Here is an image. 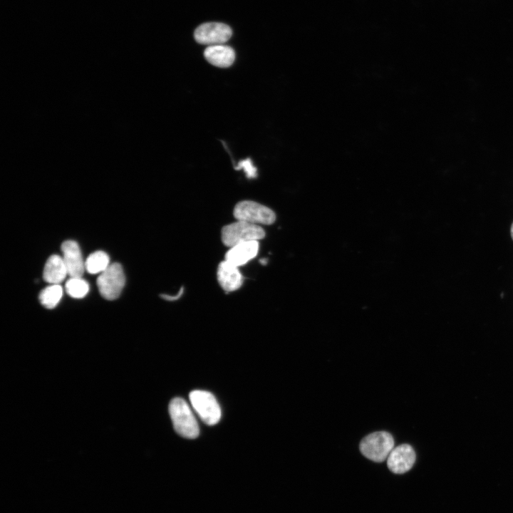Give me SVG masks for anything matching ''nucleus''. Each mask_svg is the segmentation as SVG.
Segmentation results:
<instances>
[{"label":"nucleus","instance_id":"f257e3e1","mask_svg":"<svg viewBox=\"0 0 513 513\" xmlns=\"http://www.w3.org/2000/svg\"><path fill=\"white\" fill-rule=\"evenodd\" d=\"M169 413L175 431L181 436L194 439L199 435V425L187 402L180 398L172 399Z\"/></svg>","mask_w":513,"mask_h":513},{"label":"nucleus","instance_id":"f03ea898","mask_svg":"<svg viewBox=\"0 0 513 513\" xmlns=\"http://www.w3.org/2000/svg\"><path fill=\"white\" fill-rule=\"evenodd\" d=\"M264 237L265 231L261 226L241 220L224 226L221 232L222 242L229 248L241 243L258 241Z\"/></svg>","mask_w":513,"mask_h":513},{"label":"nucleus","instance_id":"7ed1b4c3","mask_svg":"<svg viewBox=\"0 0 513 513\" xmlns=\"http://www.w3.org/2000/svg\"><path fill=\"white\" fill-rule=\"evenodd\" d=\"M359 447L366 457L373 462H380L388 458L394 448V440L388 432H374L361 440Z\"/></svg>","mask_w":513,"mask_h":513},{"label":"nucleus","instance_id":"20e7f679","mask_svg":"<svg viewBox=\"0 0 513 513\" xmlns=\"http://www.w3.org/2000/svg\"><path fill=\"white\" fill-rule=\"evenodd\" d=\"M233 214L237 220L258 225H269L276 220V214L272 209L249 200L238 202L234 208Z\"/></svg>","mask_w":513,"mask_h":513},{"label":"nucleus","instance_id":"39448f33","mask_svg":"<svg viewBox=\"0 0 513 513\" xmlns=\"http://www.w3.org/2000/svg\"><path fill=\"white\" fill-rule=\"evenodd\" d=\"M190 400L204 423L213 425L219 422L221 418V409L211 393L201 390H193L190 393Z\"/></svg>","mask_w":513,"mask_h":513},{"label":"nucleus","instance_id":"423d86ee","mask_svg":"<svg viewBox=\"0 0 513 513\" xmlns=\"http://www.w3.org/2000/svg\"><path fill=\"white\" fill-rule=\"evenodd\" d=\"M125 274L121 265L113 263L97 279V285L100 295L107 300L116 299L125 285Z\"/></svg>","mask_w":513,"mask_h":513},{"label":"nucleus","instance_id":"0eeeda50","mask_svg":"<svg viewBox=\"0 0 513 513\" xmlns=\"http://www.w3.org/2000/svg\"><path fill=\"white\" fill-rule=\"evenodd\" d=\"M231 28L223 23L207 22L200 25L195 31L194 36L200 44L214 46L224 44L232 36Z\"/></svg>","mask_w":513,"mask_h":513},{"label":"nucleus","instance_id":"6e6552de","mask_svg":"<svg viewBox=\"0 0 513 513\" xmlns=\"http://www.w3.org/2000/svg\"><path fill=\"white\" fill-rule=\"evenodd\" d=\"M415 461V453L408 444L394 447L387 458L389 470L395 474H403L410 470Z\"/></svg>","mask_w":513,"mask_h":513},{"label":"nucleus","instance_id":"1a4fd4ad","mask_svg":"<svg viewBox=\"0 0 513 513\" xmlns=\"http://www.w3.org/2000/svg\"><path fill=\"white\" fill-rule=\"evenodd\" d=\"M63 260L70 277H81L85 270V262L78 244L72 240L64 242L61 245Z\"/></svg>","mask_w":513,"mask_h":513},{"label":"nucleus","instance_id":"9d476101","mask_svg":"<svg viewBox=\"0 0 513 513\" xmlns=\"http://www.w3.org/2000/svg\"><path fill=\"white\" fill-rule=\"evenodd\" d=\"M217 276L220 286L227 292L237 290L244 281L238 267L226 260L219 264Z\"/></svg>","mask_w":513,"mask_h":513},{"label":"nucleus","instance_id":"9b49d317","mask_svg":"<svg viewBox=\"0 0 513 513\" xmlns=\"http://www.w3.org/2000/svg\"><path fill=\"white\" fill-rule=\"evenodd\" d=\"M258 241H250L231 247L225 254V260L239 267L254 259L258 254Z\"/></svg>","mask_w":513,"mask_h":513},{"label":"nucleus","instance_id":"f8f14e48","mask_svg":"<svg viewBox=\"0 0 513 513\" xmlns=\"http://www.w3.org/2000/svg\"><path fill=\"white\" fill-rule=\"evenodd\" d=\"M205 59L212 65L219 68H227L235 59L234 49L224 44L207 46L204 51Z\"/></svg>","mask_w":513,"mask_h":513},{"label":"nucleus","instance_id":"ddd939ff","mask_svg":"<svg viewBox=\"0 0 513 513\" xmlns=\"http://www.w3.org/2000/svg\"><path fill=\"white\" fill-rule=\"evenodd\" d=\"M68 274L63 258L58 255H51L47 260L43 272V280L51 284H59Z\"/></svg>","mask_w":513,"mask_h":513},{"label":"nucleus","instance_id":"4468645a","mask_svg":"<svg viewBox=\"0 0 513 513\" xmlns=\"http://www.w3.org/2000/svg\"><path fill=\"white\" fill-rule=\"evenodd\" d=\"M108 255L103 251H97L90 254L86 260V270L92 274H100L110 265Z\"/></svg>","mask_w":513,"mask_h":513},{"label":"nucleus","instance_id":"2eb2a0df","mask_svg":"<svg viewBox=\"0 0 513 513\" xmlns=\"http://www.w3.org/2000/svg\"><path fill=\"white\" fill-rule=\"evenodd\" d=\"M63 289L59 284H51L43 289L39 294L41 304L47 309L54 308L61 300Z\"/></svg>","mask_w":513,"mask_h":513},{"label":"nucleus","instance_id":"dca6fc26","mask_svg":"<svg viewBox=\"0 0 513 513\" xmlns=\"http://www.w3.org/2000/svg\"><path fill=\"white\" fill-rule=\"evenodd\" d=\"M65 288L67 294L76 299L84 297L89 291L88 282L81 277H70Z\"/></svg>","mask_w":513,"mask_h":513},{"label":"nucleus","instance_id":"f3484780","mask_svg":"<svg viewBox=\"0 0 513 513\" xmlns=\"http://www.w3.org/2000/svg\"><path fill=\"white\" fill-rule=\"evenodd\" d=\"M235 169H243L246 173L247 177L249 179L255 178L257 175L256 168L253 165L252 161L250 158L240 161Z\"/></svg>","mask_w":513,"mask_h":513},{"label":"nucleus","instance_id":"a211bd4d","mask_svg":"<svg viewBox=\"0 0 513 513\" xmlns=\"http://www.w3.org/2000/svg\"><path fill=\"white\" fill-rule=\"evenodd\" d=\"M183 292H184V287L182 286L177 294H175L174 296L167 295V294H161L160 297L167 301H175V300L179 299L182 296Z\"/></svg>","mask_w":513,"mask_h":513},{"label":"nucleus","instance_id":"6ab92c4d","mask_svg":"<svg viewBox=\"0 0 513 513\" xmlns=\"http://www.w3.org/2000/svg\"><path fill=\"white\" fill-rule=\"evenodd\" d=\"M259 262H260V264H262V265H266V264H267V259H261L259 260Z\"/></svg>","mask_w":513,"mask_h":513},{"label":"nucleus","instance_id":"aec40b11","mask_svg":"<svg viewBox=\"0 0 513 513\" xmlns=\"http://www.w3.org/2000/svg\"><path fill=\"white\" fill-rule=\"evenodd\" d=\"M510 234H511L512 239H513V222H512V224L511 225V228H510Z\"/></svg>","mask_w":513,"mask_h":513}]
</instances>
